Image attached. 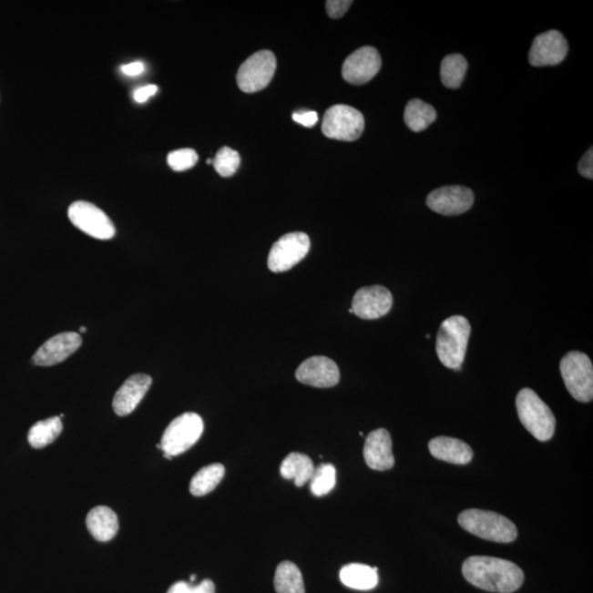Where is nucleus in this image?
<instances>
[{
    "instance_id": "obj_1",
    "label": "nucleus",
    "mask_w": 593,
    "mask_h": 593,
    "mask_svg": "<svg viewBox=\"0 0 593 593\" xmlns=\"http://www.w3.org/2000/svg\"><path fill=\"white\" fill-rule=\"evenodd\" d=\"M463 575L469 584L490 592H515L525 582V574L519 566L509 560L488 557H473L465 560Z\"/></svg>"
},
{
    "instance_id": "obj_2",
    "label": "nucleus",
    "mask_w": 593,
    "mask_h": 593,
    "mask_svg": "<svg viewBox=\"0 0 593 593\" xmlns=\"http://www.w3.org/2000/svg\"><path fill=\"white\" fill-rule=\"evenodd\" d=\"M472 327L463 315H453L443 322L437 333L436 353L442 364L462 371Z\"/></svg>"
},
{
    "instance_id": "obj_3",
    "label": "nucleus",
    "mask_w": 593,
    "mask_h": 593,
    "mask_svg": "<svg viewBox=\"0 0 593 593\" xmlns=\"http://www.w3.org/2000/svg\"><path fill=\"white\" fill-rule=\"evenodd\" d=\"M464 530L480 538L496 543H511L517 537L515 523L493 511L469 509L458 516Z\"/></svg>"
},
{
    "instance_id": "obj_4",
    "label": "nucleus",
    "mask_w": 593,
    "mask_h": 593,
    "mask_svg": "<svg viewBox=\"0 0 593 593\" xmlns=\"http://www.w3.org/2000/svg\"><path fill=\"white\" fill-rule=\"evenodd\" d=\"M516 405L521 424L537 440L547 442L552 439L557 419L552 410L534 390H520L516 395Z\"/></svg>"
},
{
    "instance_id": "obj_5",
    "label": "nucleus",
    "mask_w": 593,
    "mask_h": 593,
    "mask_svg": "<svg viewBox=\"0 0 593 593\" xmlns=\"http://www.w3.org/2000/svg\"><path fill=\"white\" fill-rule=\"evenodd\" d=\"M560 373L571 397L580 403L593 398V366L585 353L573 351L560 361Z\"/></svg>"
},
{
    "instance_id": "obj_6",
    "label": "nucleus",
    "mask_w": 593,
    "mask_h": 593,
    "mask_svg": "<svg viewBox=\"0 0 593 593\" xmlns=\"http://www.w3.org/2000/svg\"><path fill=\"white\" fill-rule=\"evenodd\" d=\"M204 432V421L194 413H187L170 422L161 441L165 455L178 456L194 446Z\"/></svg>"
},
{
    "instance_id": "obj_7",
    "label": "nucleus",
    "mask_w": 593,
    "mask_h": 593,
    "mask_svg": "<svg viewBox=\"0 0 593 593\" xmlns=\"http://www.w3.org/2000/svg\"><path fill=\"white\" fill-rule=\"evenodd\" d=\"M364 116L353 107L335 105L325 112L322 122L323 135L339 141H355L364 132Z\"/></svg>"
},
{
    "instance_id": "obj_8",
    "label": "nucleus",
    "mask_w": 593,
    "mask_h": 593,
    "mask_svg": "<svg viewBox=\"0 0 593 593\" xmlns=\"http://www.w3.org/2000/svg\"><path fill=\"white\" fill-rule=\"evenodd\" d=\"M276 57L271 51H260L250 56L239 68L237 82L244 93L260 92L269 87L276 72Z\"/></svg>"
},
{
    "instance_id": "obj_9",
    "label": "nucleus",
    "mask_w": 593,
    "mask_h": 593,
    "mask_svg": "<svg viewBox=\"0 0 593 593\" xmlns=\"http://www.w3.org/2000/svg\"><path fill=\"white\" fill-rule=\"evenodd\" d=\"M68 218L74 227L98 240L115 237L116 228L110 218L90 202L77 201L68 208Z\"/></svg>"
},
{
    "instance_id": "obj_10",
    "label": "nucleus",
    "mask_w": 593,
    "mask_h": 593,
    "mask_svg": "<svg viewBox=\"0 0 593 593\" xmlns=\"http://www.w3.org/2000/svg\"><path fill=\"white\" fill-rule=\"evenodd\" d=\"M310 250V239L306 233L292 232L282 235L269 255V269L274 272L287 271L306 258Z\"/></svg>"
},
{
    "instance_id": "obj_11",
    "label": "nucleus",
    "mask_w": 593,
    "mask_h": 593,
    "mask_svg": "<svg viewBox=\"0 0 593 593\" xmlns=\"http://www.w3.org/2000/svg\"><path fill=\"white\" fill-rule=\"evenodd\" d=\"M474 201L473 190L463 186L441 187L426 198L427 207L443 216L462 215L473 207Z\"/></svg>"
},
{
    "instance_id": "obj_12",
    "label": "nucleus",
    "mask_w": 593,
    "mask_h": 593,
    "mask_svg": "<svg viewBox=\"0 0 593 593\" xmlns=\"http://www.w3.org/2000/svg\"><path fill=\"white\" fill-rule=\"evenodd\" d=\"M382 67V57L375 47L364 46L353 52L342 67V75L347 83L366 84L376 77Z\"/></svg>"
},
{
    "instance_id": "obj_13",
    "label": "nucleus",
    "mask_w": 593,
    "mask_h": 593,
    "mask_svg": "<svg viewBox=\"0 0 593 593\" xmlns=\"http://www.w3.org/2000/svg\"><path fill=\"white\" fill-rule=\"evenodd\" d=\"M394 298L386 287L373 285L357 291L352 302V312L364 320H375L392 309Z\"/></svg>"
},
{
    "instance_id": "obj_14",
    "label": "nucleus",
    "mask_w": 593,
    "mask_h": 593,
    "mask_svg": "<svg viewBox=\"0 0 593 593\" xmlns=\"http://www.w3.org/2000/svg\"><path fill=\"white\" fill-rule=\"evenodd\" d=\"M567 53L568 44L564 36L557 30H550L534 39L528 62L537 67L557 66Z\"/></svg>"
},
{
    "instance_id": "obj_15",
    "label": "nucleus",
    "mask_w": 593,
    "mask_h": 593,
    "mask_svg": "<svg viewBox=\"0 0 593 593\" xmlns=\"http://www.w3.org/2000/svg\"><path fill=\"white\" fill-rule=\"evenodd\" d=\"M299 382L317 388L334 387L340 382V370L329 357L313 356L304 361L296 372Z\"/></svg>"
},
{
    "instance_id": "obj_16",
    "label": "nucleus",
    "mask_w": 593,
    "mask_h": 593,
    "mask_svg": "<svg viewBox=\"0 0 593 593\" xmlns=\"http://www.w3.org/2000/svg\"><path fill=\"white\" fill-rule=\"evenodd\" d=\"M82 343L81 335L77 332L57 334L37 349L32 361L37 366L60 364L77 352Z\"/></svg>"
},
{
    "instance_id": "obj_17",
    "label": "nucleus",
    "mask_w": 593,
    "mask_h": 593,
    "mask_svg": "<svg viewBox=\"0 0 593 593\" xmlns=\"http://www.w3.org/2000/svg\"><path fill=\"white\" fill-rule=\"evenodd\" d=\"M151 384L152 378L144 373H136L128 378L116 393L112 402L116 414L125 416L132 414L146 397Z\"/></svg>"
},
{
    "instance_id": "obj_18",
    "label": "nucleus",
    "mask_w": 593,
    "mask_h": 593,
    "mask_svg": "<svg viewBox=\"0 0 593 593\" xmlns=\"http://www.w3.org/2000/svg\"><path fill=\"white\" fill-rule=\"evenodd\" d=\"M364 458L368 467L379 472L394 467L393 441L386 429L373 431L366 437Z\"/></svg>"
},
{
    "instance_id": "obj_19",
    "label": "nucleus",
    "mask_w": 593,
    "mask_h": 593,
    "mask_svg": "<svg viewBox=\"0 0 593 593\" xmlns=\"http://www.w3.org/2000/svg\"><path fill=\"white\" fill-rule=\"evenodd\" d=\"M429 450L440 461L456 465H466L474 456L472 448L466 443L447 436H437L431 440Z\"/></svg>"
},
{
    "instance_id": "obj_20",
    "label": "nucleus",
    "mask_w": 593,
    "mask_h": 593,
    "mask_svg": "<svg viewBox=\"0 0 593 593\" xmlns=\"http://www.w3.org/2000/svg\"><path fill=\"white\" fill-rule=\"evenodd\" d=\"M87 526L96 541L106 543L111 541L119 530V521L114 511L108 506H96L87 517Z\"/></svg>"
},
{
    "instance_id": "obj_21",
    "label": "nucleus",
    "mask_w": 593,
    "mask_h": 593,
    "mask_svg": "<svg viewBox=\"0 0 593 593\" xmlns=\"http://www.w3.org/2000/svg\"><path fill=\"white\" fill-rule=\"evenodd\" d=\"M378 568L363 564H350L340 571L342 584L355 590H372L378 585Z\"/></svg>"
},
{
    "instance_id": "obj_22",
    "label": "nucleus",
    "mask_w": 593,
    "mask_h": 593,
    "mask_svg": "<svg viewBox=\"0 0 593 593\" xmlns=\"http://www.w3.org/2000/svg\"><path fill=\"white\" fill-rule=\"evenodd\" d=\"M314 465L312 458L302 453H291L281 463V476L293 480L297 487H302L312 479Z\"/></svg>"
},
{
    "instance_id": "obj_23",
    "label": "nucleus",
    "mask_w": 593,
    "mask_h": 593,
    "mask_svg": "<svg viewBox=\"0 0 593 593\" xmlns=\"http://www.w3.org/2000/svg\"><path fill=\"white\" fill-rule=\"evenodd\" d=\"M436 111L431 105L420 99L410 100L404 110V122L410 130L421 132L436 119Z\"/></svg>"
},
{
    "instance_id": "obj_24",
    "label": "nucleus",
    "mask_w": 593,
    "mask_h": 593,
    "mask_svg": "<svg viewBox=\"0 0 593 593\" xmlns=\"http://www.w3.org/2000/svg\"><path fill=\"white\" fill-rule=\"evenodd\" d=\"M226 468L222 464H211L201 468L191 479L189 486L191 495L202 496L210 494L221 483Z\"/></svg>"
},
{
    "instance_id": "obj_25",
    "label": "nucleus",
    "mask_w": 593,
    "mask_h": 593,
    "mask_svg": "<svg viewBox=\"0 0 593 593\" xmlns=\"http://www.w3.org/2000/svg\"><path fill=\"white\" fill-rule=\"evenodd\" d=\"M63 431L60 416H53L44 421L36 422L30 427L28 433L29 445L34 448H44L52 445Z\"/></svg>"
},
{
    "instance_id": "obj_26",
    "label": "nucleus",
    "mask_w": 593,
    "mask_h": 593,
    "mask_svg": "<svg viewBox=\"0 0 593 593\" xmlns=\"http://www.w3.org/2000/svg\"><path fill=\"white\" fill-rule=\"evenodd\" d=\"M274 585L277 593H306L302 571L291 562H282L279 565Z\"/></svg>"
},
{
    "instance_id": "obj_27",
    "label": "nucleus",
    "mask_w": 593,
    "mask_h": 593,
    "mask_svg": "<svg viewBox=\"0 0 593 593\" xmlns=\"http://www.w3.org/2000/svg\"><path fill=\"white\" fill-rule=\"evenodd\" d=\"M468 63L461 55L447 56L441 64V78L445 87L451 89L461 87Z\"/></svg>"
},
{
    "instance_id": "obj_28",
    "label": "nucleus",
    "mask_w": 593,
    "mask_h": 593,
    "mask_svg": "<svg viewBox=\"0 0 593 593\" xmlns=\"http://www.w3.org/2000/svg\"><path fill=\"white\" fill-rule=\"evenodd\" d=\"M336 483V472L333 465L322 464L310 479V489L315 496H322L332 491Z\"/></svg>"
},
{
    "instance_id": "obj_29",
    "label": "nucleus",
    "mask_w": 593,
    "mask_h": 593,
    "mask_svg": "<svg viewBox=\"0 0 593 593\" xmlns=\"http://www.w3.org/2000/svg\"><path fill=\"white\" fill-rule=\"evenodd\" d=\"M212 163L219 175L222 176V178H231L232 175L237 173L240 163H241V158L234 149L224 147L219 149Z\"/></svg>"
},
{
    "instance_id": "obj_30",
    "label": "nucleus",
    "mask_w": 593,
    "mask_h": 593,
    "mask_svg": "<svg viewBox=\"0 0 593 593\" xmlns=\"http://www.w3.org/2000/svg\"><path fill=\"white\" fill-rule=\"evenodd\" d=\"M198 162V154L192 148H181L169 154L168 163L169 168L176 172H184V170L194 168Z\"/></svg>"
},
{
    "instance_id": "obj_31",
    "label": "nucleus",
    "mask_w": 593,
    "mask_h": 593,
    "mask_svg": "<svg viewBox=\"0 0 593 593\" xmlns=\"http://www.w3.org/2000/svg\"><path fill=\"white\" fill-rule=\"evenodd\" d=\"M215 584L210 579L201 582L200 585L191 586L185 581L176 582L169 588L168 593H215Z\"/></svg>"
},
{
    "instance_id": "obj_32",
    "label": "nucleus",
    "mask_w": 593,
    "mask_h": 593,
    "mask_svg": "<svg viewBox=\"0 0 593 593\" xmlns=\"http://www.w3.org/2000/svg\"><path fill=\"white\" fill-rule=\"evenodd\" d=\"M352 4L351 0H329L325 8L331 18L338 19L343 17Z\"/></svg>"
},
{
    "instance_id": "obj_33",
    "label": "nucleus",
    "mask_w": 593,
    "mask_h": 593,
    "mask_svg": "<svg viewBox=\"0 0 593 593\" xmlns=\"http://www.w3.org/2000/svg\"><path fill=\"white\" fill-rule=\"evenodd\" d=\"M578 170L580 175L586 179H593V151L592 148H589L584 158H582L578 164Z\"/></svg>"
},
{
    "instance_id": "obj_34",
    "label": "nucleus",
    "mask_w": 593,
    "mask_h": 593,
    "mask_svg": "<svg viewBox=\"0 0 593 593\" xmlns=\"http://www.w3.org/2000/svg\"><path fill=\"white\" fill-rule=\"evenodd\" d=\"M292 119L299 125L312 128L318 122V114L314 111L296 112L293 114Z\"/></svg>"
},
{
    "instance_id": "obj_35",
    "label": "nucleus",
    "mask_w": 593,
    "mask_h": 593,
    "mask_svg": "<svg viewBox=\"0 0 593 593\" xmlns=\"http://www.w3.org/2000/svg\"><path fill=\"white\" fill-rule=\"evenodd\" d=\"M158 89V87H155V85H148V87L138 88L136 90L135 99L138 103H146L149 97L157 94Z\"/></svg>"
},
{
    "instance_id": "obj_36",
    "label": "nucleus",
    "mask_w": 593,
    "mask_h": 593,
    "mask_svg": "<svg viewBox=\"0 0 593 593\" xmlns=\"http://www.w3.org/2000/svg\"><path fill=\"white\" fill-rule=\"evenodd\" d=\"M122 73L128 75V77H138L144 72V66L141 62H135L128 64L121 67Z\"/></svg>"
},
{
    "instance_id": "obj_37",
    "label": "nucleus",
    "mask_w": 593,
    "mask_h": 593,
    "mask_svg": "<svg viewBox=\"0 0 593 593\" xmlns=\"http://www.w3.org/2000/svg\"><path fill=\"white\" fill-rule=\"evenodd\" d=\"M87 329L85 328V327H82L81 329H79V331H81L82 333L87 332Z\"/></svg>"
},
{
    "instance_id": "obj_38",
    "label": "nucleus",
    "mask_w": 593,
    "mask_h": 593,
    "mask_svg": "<svg viewBox=\"0 0 593 593\" xmlns=\"http://www.w3.org/2000/svg\"><path fill=\"white\" fill-rule=\"evenodd\" d=\"M195 579H196V576H195V575H192V576L190 577V580H191V581H195Z\"/></svg>"
},
{
    "instance_id": "obj_39",
    "label": "nucleus",
    "mask_w": 593,
    "mask_h": 593,
    "mask_svg": "<svg viewBox=\"0 0 593 593\" xmlns=\"http://www.w3.org/2000/svg\"><path fill=\"white\" fill-rule=\"evenodd\" d=\"M211 163H212V159H210V158L207 159V164H211Z\"/></svg>"
}]
</instances>
